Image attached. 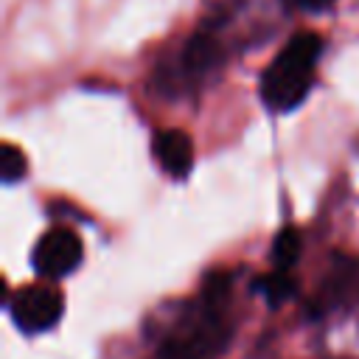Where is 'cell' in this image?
<instances>
[{"label":"cell","instance_id":"6da1fadb","mask_svg":"<svg viewBox=\"0 0 359 359\" xmlns=\"http://www.w3.org/2000/svg\"><path fill=\"white\" fill-rule=\"evenodd\" d=\"M236 331L233 278L227 272L208 275L191 300H182L177 314L157 337V359H216L227 351Z\"/></svg>","mask_w":359,"mask_h":359},{"label":"cell","instance_id":"7a4b0ae2","mask_svg":"<svg viewBox=\"0 0 359 359\" xmlns=\"http://www.w3.org/2000/svg\"><path fill=\"white\" fill-rule=\"evenodd\" d=\"M320 53H323L320 34L314 31L294 34L261 73L258 93L264 107L272 112H292L294 107H300L311 90Z\"/></svg>","mask_w":359,"mask_h":359},{"label":"cell","instance_id":"3957f363","mask_svg":"<svg viewBox=\"0 0 359 359\" xmlns=\"http://www.w3.org/2000/svg\"><path fill=\"white\" fill-rule=\"evenodd\" d=\"M62 311H65L62 292L53 289L50 283L22 286L8 300V314L22 334H42L53 328L62 320Z\"/></svg>","mask_w":359,"mask_h":359},{"label":"cell","instance_id":"277c9868","mask_svg":"<svg viewBox=\"0 0 359 359\" xmlns=\"http://www.w3.org/2000/svg\"><path fill=\"white\" fill-rule=\"evenodd\" d=\"M81 258H84L81 238L70 227H50L48 233L39 236V241L31 252V264H34L36 275L45 280L67 278L70 272H76Z\"/></svg>","mask_w":359,"mask_h":359},{"label":"cell","instance_id":"5b68a950","mask_svg":"<svg viewBox=\"0 0 359 359\" xmlns=\"http://www.w3.org/2000/svg\"><path fill=\"white\" fill-rule=\"evenodd\" d=\"M356 280H359V264L351 261V258H337L334 266H331V272L325 275L317 297L309 306L311 317H323V314L339 309L351 297V292L356 289Z\"/></svg>","mask_w":359,"mask_h":359},{"label":"cell","instance_id":"8992f818","mask_svg":"<svg viewBox=\"0 0 359 359\" xmlns=\"http://www.w3.org/2000/svg\"><path fill=\"white\" fill-rule=\"evenodd\" d=\"M151 151H154V160L160 163V168L165 174H171L174 180L188 177L194 168V140L182 129L154 132Z\"/></svg>","mask_w":359,"mask_h":359},{"label":"cell","instance_id":"52a82bcc","mask_svg":"<svg viewBox=\"0 0 359 359\" xmlns=\"http://www.w3.org/2000/svg\"><path fill=\"white\" fill-rule=\"evenodd\" d=\"M252 289H255V292H258L269 306H280L283 300H289V297L294 294L297 283H294V275H292V272L272 269V272H266V275L255 278Z\"/></svg>","mask_w":359,"mask_h":359},{"label":"cell","instance_id":"ba28073f","mask_svg":"<svg viewBox=\"0 0 359 359\" xmlns=\"http://www.w3.org/2000/svg\"><path fill=\"white\" fill-rule=\"evenodd\" d=\"M300 233L294 227H283L275 241H272V269H283V272H292V266L297 264L300 258Z\"/></svg>","mask_w":359,"mask_h":359},{"label":"cell","instance_id":"9c48e42d","mask_svg":"<svg viewBox=\"0 0 359 359\" xmlns=\"http://www.w3.org/2000/svg\"><path fill=\"white\" fill-rule=\"evenodd\" d=\"M25 171H28L25 154L17 146L3 143V149H0V177H3V182H17Z\"/></svg>","mask_w":359,"mask_h":359},{"label":"cell","instance_id":"30bf717a","mask_svg":"<svg viewBox=\"0 0 359 359\" xmlns=\"http://www.w3.org/2000/svg\"><path fill=\"white\" fill-rule=\"evenodd\" d=\"M286 8H294V11H325V8H331V3L334 0H280Z\"/></svg>","mask_w":359,"mask_h":359}]
</instances>
